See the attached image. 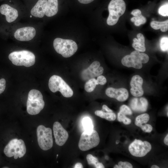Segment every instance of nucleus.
Listing matches in <instances>:
<instances>
[{
    "label": "nucleus",
    "mask_w": 168,
    "mask_h": 168,
    "mask_svg": "<svg viewBox=\"0 0 168 168\" xmlns=\"http://www.w3.org/2000/svg\"><path fill=\"white\" fill-rule=\"evenodd\" d=\"M27 113L35 115L40 113L44 108V102L41 92L38 90L33 89L29 92L26 103Z\"/></svg>",
    "instance_id": "obj_1"
},
{
    "label": "nucleus",
    "mask_w": 168,
    "mask_h": 168,
    "mask_svg": "<svg viewBox=\"0 0 168 168\" xmlns=\"http://www.w3.org/2000/svg\"><path fill=\"white\" fill-rule=\"evenodd\" d=\"M8 58L14 65L17 66L30 67L34 65L35 62L34 54L27 50L12 52L9 55Z\"/></svg>",
    "instance_id": "obj_2"
},
{
    "label": "nucleus",
    "mask_w": 168,
    "mask_h": 168,
    "mask_svg": "<svg viewBox=\"0 0 168 168\" xmlns=\"http://www.w3.org/2000/svg\"><path fill=\"white\" fill-rule=\"evenodd\" d=\"M53 46L56 52L64 58H68L77 51L78 47L73 40L60 38H55L53 42Z\"/></svg>",
    "instance_id": "obj_3"
},
{
    "label": "nucleus",
    "mask_w": 168,
    "mask_h": 168,
    "mask_svg": "<svg viewBox=\"0 0 168 168\" xmlns=\"http://www.w3.org/2000/svg\"><path fill=\"white\" fill-rule=\"evenodd\" d=\"M126 8L123 0H111L108 6L109 14L107 20V24L113 26L116 24L120 16L124 13Z\"/></svg>",
    "instance_id": "obj_4"
},
{
    "label": "nucleus",
    "mask_w": 168,
    "mask_h": 168,
    "mask_svg": "<svg viewBox=\"0 0 168 168\" xmlns=\"http://www.w3.org/2000/svg\"><path fill=\"white\" fill-rule=\"evenodd\" d=\"M49 87L53 92L59 91L65 97H70L73 95V92L70 86L60 76L54 75L49 79Z\"/></svg>",
    "instance_id": "obj_5"
},
{
    "label": "nucleus",
    "mask_w": 168,
    "mask_h": 168,
    "mask_svg": "<svg viewBox=\"0 0 168 168\" xmlns=\"http://www.w3.org/2000/svg\"><path fill=\"white\" fill-rule=\"evenodd\" d=\"M26 152V148L24 141L16 138L11 140L4 150V152L7 157L14 156L15 159L22 157Z\"/></svg>",
    "instance_id": "obj_6"
},
{
    "label": "nucleus",
    "mask_w": 168,
    "mask_h": 168,
    "mask_svg": "<svg viewBox=\"0 0 168 168\" xmlns=\"http://www.w3.org/2000/svg\"><path fill=\"white\" fill-rule=\"evenodd\" d=\"M98 133L92 130L90 132L84 131L81 135L78 143L80 149L85 151L97 146L100 142Z\"/></svg>",
    "instance_id": "obj_7"
},
{
    "label": "nucleus",
    "mask_w": 168,
    "mask_h": 168,
    "mask_svg": "<svg viewBox=\"0 0 168 168\" xmlns=\"http://www.w3.org/2000/svg\"><path fill=\"white\" fill-rule=\"evenodd\" d=\"M37 135L39 145L42 149L46 151L52 147L53 139L50 128L40 125L37 128Z\"/></svg>",
    "instance_id": "obj_8"
},
{
    "label": "nucleus",
    "mask_w": 168,
    "mask_h": 168,
    "mask_svg": "<svg viewBox=\"0 0 168 168\" xmlns=\"http://www.w3.org/2000/svg\"><path fill=\"white\" fill-rule=\"evenodd\" d=\"M151 149V145L148 142H142L137 139L131 143L128 147V150L131 154L138 157L145 156Z\"/></svg>",
    "instance_id": "obj_9"
},
{
    "label": "nucleus",
    "mask_w": 168,
    "mask_h": 168,
    "mask_svg": "<svg viewBox=\"0 0 168 168\" xmlns=\"http://www.w3.org/2000/svg\"><path fill=\"white\" fill-rule=\"evenodd\" d=\"M103 72V68L100 66V63L96 61L93 62L87 68L82 72L81 77L83 80H88L101 75Z\"/></svg>",
    "instance_id": "obj_10"
},
{
    "label": "nucleus",
    "mask_w": 168,
    "mask_h": 168,
    "mask_svg": "<svg viewBox=\"0 0 168 168\" xmlns=\"http://www.w3.org/2000/svg\"><path fill=\"white\" fill-rule=\"evenodd\" d=\"M140 52L135 50L132 52L130 55H127L122 59V64L127 67H133L139 69L142 67L140 56Z\"/></svg>",
    "instance_id": "obj_11"
},
{
    "label": "nucleus",
    "mask_w": 168,
    "mask_h": 168,
    "mask_svg": "<svg viewBox=\"0 0 168 168\" xmlns=\"http://www.w3.org/2000/svg\"><path fill=\"white\" fill-rule=\"evenodd\" d=\"M53 129L56 144L59 146L63 145L68 138V133L58 122L54 123Z\"/></svg>",
    "instance_id": "obj_12"
},
{
    "label": "nucleus",
    "mask_w": 168,
    "mask_h": 168,
    "mask_svg": "<svg viewBox=\"0 0 168 168\" xmlns=\"http://www.w3.org/2000/svg\"><path fill=\"white\" fill-rule=\"evenodd\" d=\"M36 31L31 26L23 27L17 29L15 32L14 36L20 41H28L32 39L35 36Z\"/></svg>",
    "instance_id": "obj_13"
},
{
    "label": "nucleus",
    "mask_w": 168,
    "mask_h": 168,
    "mask_svg": "<svg viewBox=\"0 0 168 168\" xmlns=\"http://www.w3.org/2000/svg\"><path fill=\"white\" fill-rule=\"evenodd\" d=\"M143 83V80L140 76L136 75L132 77L130 82V92L133 96L138 97L143 95L144 93L142 88Z\"/></svg>",
    "instance_id": "obj_14"
},
{
    "label": "nucleus",
    "mask_w": 168,
    "mask_h": 168,
    "mask_svg": "<svg viewBox=\"0 0 168 168\" xmlns=\"http://www.w3.org/2000/svg\"><path fill=\"white\" fill-rule=\"evenodd\" d=\"M105 94L109 97L115 98L121 102L126 100L128 97V90L123 88L116 89L109 87L106 89Z\"/></svg>",
    "instance_id": "obj_15"
},
{
    "label": "nucleus",
    "mask_w": 168,
    "mask_h": 168,
    "mask_svg": "<svg viewBox=\"0 0 168 168\" xmlns=\"http://www.w3.org/2000/svg\"><path fill=\"white\" fill-rule=\"evenodd\" d=\"M0 12L2 15H5L6 21L11 23L15 21L18 16V12L15 8L9 5L4 4L0 7Z\"/></svg>",
    "instance_id": "obj_16"
},
{
    "label": "nucleus",
    "mask_w": 168,
    "mask_h": 168,
    "mask_svg": "<svg viewBox=\"0 0 168 168\" xmlns=\"http://www.w3.org/2000/svg\"><path fill=\"white\" fill-rule=\"evenodd\" d=\"M148 105L147 100L144 97L134 98L132 99L130 102V106L132 110L137 112L146 111Z\"/></svg>",
    "instance_id": "obj_17"
},
{
    "label": "nucleus",
    "mask_w": 168,
    "mask_h": 168,
    "mask_svg": "<svg viewBox=\"0 0 168 168\" xmlns=\"http://www.w3.org/2000/svg\"><path fill=\"white\" fill-rule=\"evenodd\" d=\"M47 0H38L30 11L31 15L36 17L42 18L45 15Z\"/></svg>",
    "instance_id": "obj_18"
},
{
    "label": "nucleus",
    "mask_w": 168,
    "mask_h": 168,
    "mask_svg": "<svg viewBox=\"0 0 168 168\" xmlns=\"http://www.w3.org/2000/svg\"><path fill=\"white\" fill-rule=\"evenodd\" d=\"M58 11V0H47L45 15L51 17L55 15Z\"/></svg>",
    "instance_id": "obj_19"
},
{
    "label": "nucleus",
    "mask_w": 168,
    "mask_h": 168,
    "mask_svg": "<svg viewBox=\"0 0 168 168\" xmlns=\"http://www.w3.org/2000/svg\"><path fill=\"white\" fill-rule=\"evenodd\" d=\"M138 39H133L132 44L133 47L136 50L139 52H144L146 50L145 44V38L141 33H138L137 35Z\"/></svg>",
    "instance_id": "obj_20"
},
{
    "label": "nucleus",
    "mask_w": 168,
    "mask_h": 168,
    "mask_svg": "<svg viewBox=\"0 0 168 168\" xmlns=\"http://www.w3.org/2000/svg\"><path fill=\"white\" fill-rule=\"evenodd\" d=\"M151 27L155 30L161 29L162 32H166L168 30V20L160 22L152 21L150 23Z\"/></svg>",
    "instance_id": "obj_21"
},
{
    "label": "nucleus",
    "mask_w": 168,
    "mask_h": 168,
    "mask_svg": "<svg viewBox=\"0 0 168 168\" xmlns=\"http://www.w3.org/2000/svg\"><path fill=\"white\" fill-rule=\"evenodd\" d=\"M95 114L101 118L110 121L114 120L116 118L115 114L113 112H105L102 110H97L95 112Z\"/></svg>",
    "instance_id": "obj_22"
},
{
    "label": "nucleus",
    "mask_w": 168,
    "mask_h": 168,
    "mask_svg": "<svg viewBox=\"0 0 168 168\" xmlns=\"http://www.w3.org/2000/svg\"><path fill=\"white\" fill-rule=\"evenodd\" d=\"M150 117L147 113L141 114L137 116L135 121V124L140 127L143 124H145L149 121Z\"/></svg>",
    "instance_id": "obj_23"
},
{
    "label": "nucleus",
    "mask_w": 168,
    "mask_h": 168,
    "mask_svg": "<svg viewBox=\"0 0 168 168\" xmlns=\"http://www.w3.org/2000/svg\"><path fill=\"white\" fill-rule=\"evenodd\" d=\"M82 124L84 131L90 132L93 130V126L91 119L88 117L83 118Z\"/></svg>",
    "instance_id": "obj_24"
},
{
    "label": "nucleus",
    "mask_w": 168,
    "mask_h": 168,
    "mask_svg": "<svg viewBox=\"0 0 168 168\" xmlns=\"http://www.w3.org/2000/svg\"><path fill=\"white\" fill-rule=\"evenodd\" d=\"M96 85L97 84L96 79L91 78L86 82L84 86V88L86 92H91L94 90Z\"/></svg>",
    "instance_id": "obj_25"
},
{
    "label": "nucleus",
    "mask_w": 168,
    "mask_h": 168,
    "mask_svg": "<svg viewBox=\"0 0 168 168\" xmlns=\"http://www.w3.org/2000/svg\"><path fill=\"white\" fill-rule=\"evenodd\" d=\"M132 22H134V25L139 26L142 24L146 23L147 21L146 18L142 15L136 17H133L131 19Z\"/></svg>",
    "instance_id": "obj_26"
},
{
    "label": "nucleus",
    "mask_w": 168,
    "mask_h": 168,
    "mask_svg": "<svg viewBox=\"0 0 168 168\" xmlns=\"http://www.w3.org/2000/svg\"><path fill=\"white\" fill-rule=\"evenodd\" d=\"M160 47L162 51L165 52L168 51V38L167 37H163L160 40Z\"/></svg>",
    "instance_id": "obj_27"
},
{
    "label": "nucleus",
    "mask_w": 168,
    "mask_h": 168,
    "mask_svg": "<svg viewBox=\"0 0 168 168\" xmlns=\"http://www.w3.org/2000/svg\"><path fill=\"white\" fill-rule=\"evenodd\" d=\"M117 119L119 122H123L125 125L130 124L131 122V120L130 119L128 118L125 115L119 112L118 114Z\"/></svg>",
    "instance_id": "obj_28"
},
{
    "label": "nucleus",
    "mask_w": 168,
    "mask_h": 168,
    "mask_svg": "<svg viewBox=\"0 0 168 168\" xmlns=\"http://www.w3.org/2000/svg\"><path fill=\"white\" fill-rule=\"evenodd\" d=\"M119 113L125 115H130L132 112L130 108L126 105H122L120 108Z\"/></svg>",
    "instance_id": "obj_29"
},
{
    "label": "nucleus",
    "mask_w": 168,
    "mask_h": 168,
    "mask_svg": "<svg viewBox=\"0 0 168 168\" xmlns=\"http://www.w3.org/2000/svg\"><path fill=\"white\" fill-rule=\"evenodd\" d=\"M159 14L163 16H168V3L161 6L159 9Z\"/></svg>",
    "instance_id": "obj_30"
},
{
    "label": "nucleus",
    "mask_w": 168,
    "mask_h": 168,
    "mask_svg": "<svg viewBox=\"0 0 168 168\" xmlns=\"http://www.w3.org/2000/svg\"><path fill=\"white\" fill-rule=\"evenodd\" d=\"M86 158L89 165H93L95 166L99 162L98 159L91 154H88Z\"/></svg>",
    "instance_id": "obj_31"
},
{
    "label": "nucleus",
    "mask_w": 168,
    "mask_h": 168,
    "mask_svg": "<svg viewBox=\"0 0 168 168\" xmlns=\"http://www.w3.org/2000/svg\"><path fill=\"white\" fill-rule=\"evenodd\" d=\"M96 82L97 85H104L106 83L107 80L104 76L101 75L97 77Z\"/></svg>",
    "instance_id": "obj_32"
},
{
    "label": "nucleus",
    "mask_w": 168,
    "mask_h": 168,
    "mask_svg": "<svg viewBox=\"0 0 168 168\" xmlns=\"http://www.w3.org/2000/svg\"><path fill=\"white\" fill-rule=\"evenodd\" d=\"M140 127L142 131L145 132L150 133L152 130V127L150 124H145L141 125Z\"/></svg>",
    "instance_id": "obj_33"
},
{
    "label": "nucleus",
    "mask_w": 168,
    "mask_h": 168,
    "mask_svg": "<svg viewBox=\"0 0 168 168\" xmlns=\"http://www.w3.org/2000/svg\"><path fill=\"white\" fill-rule=\"evenodd\" d=\"M119 168H132L133 166L132 165L128 162L119 161L118 163V165Z\"/></svg>",
    "instance_id": "obj_34"
},
{
    "label": "nucleus",
    "mask_w": 168,
    "mask_h": 168,
    "mask_svg": "<svg viewBox=\"0 0 168 168\" xmlns=\"http://www.w3.org/2000/svg\"><path fill=\"white\" fill-rule=\"evenodd\" d=\"M139 56L141 62L142 63H146L149 60V57L148 55L144 53H140Z\"/></svg>",
    "instance_id": "obj_35"
},
{
    "label": "nucleus",
    "mask_w": 168,
    "mask_h": 168,
    "mask_svg": "<svg viewBox=\"0 0 168 168\" xmlns=\"http://www.w3.org/2000/svg\"><path fill=\"white\" fill-rule=\"evenodd\" d=\"M6 84V81L5 79L3 78L0 79V94L4 91Z\"/></svg>",
    "instance_id": "obj_36"
},
{
    "label": "nucleus",
    "mask_w": 168,
    "mask_h": 168,
    "mask_svg": "<svg viewBox=\"0 0 168 168\" xmlns=\"http://www.w3.org/2000/svg\"><path fill=\"white\" fill-rule=\"evenodd\" d=\"M131 14L134 17L139 16L142 15L141 11L138 9H135L133 10Z\"/></svg>",
    "instance_id": "obj_37"
},
{
    "label": "nucleus",
    "mask_w": 168,
    "mask_h": 168,
    "mask_svg": "<svg viewBox=\"0 0 168 168\" xmlns=\"http://www.w3.org/2000/svg\"><path fill=\"white\" fill-rule=\"evenodd\" d=\"M102 110L105 111L107 112H113V111L109 108L108 107L105 105H104L102 106Z\"/></svg>",
    "instance_id": "obj_38"
},
{
    "label": "nucleus",
    "mask_w": 168,
    "mask_h": 168,
    "mask_svg": "<svg viewBox=\"0 0 168 168\" xmlns=\"http://www.w3.org/2000/svg\"><path fill=\"white\" fill-rule=\"evenodd\" d=\"M81 3L86 4L92 2L94 0H78Z\"/></svg>",
    "instance_id": "obj_39"
},
{
    "label": "nucleus",
    "mask_w": 168,
    "mask_h": 168,
    "mask_svg": "<svg viewBox=\"0 0 168 168\" xmlns=\"http://www.w3.org/2000/svg\"><path fill=\"white\" fill-rule=\"evenodd\" d=\"M96 168H104L105 166L103 164L101 163L98 162L95 166Z\"/></svg>",
    "instance_id": "obj_40"
},
{
    "label": "nucleus",
    "mask_w": 168,
    "mask_h": 168,
    "mask_svg": "<svg viewBox=\"0 0 168 168\" xmlns=\"http://www.w3.org/2000/svg\"><path fill=\"white\" fill-rule=\"evenodd\" d=\"M83 166L82 163H77L75 165L74 168H82Z\"/></svg>",
    "instance_id": "obj_41"
},
{
    "label": "nucleus",
    "mask_w": 168,
    "mask_h": 168,
    "mask_svg": "<svg viewBox=\"0 0 168 168\" xmlns=\"http://www.w3.org/2000/svg\"><path fill=\"white\" fill-rule=\"evenodd\" d=\"M164 142L165 144L168 145V134H167L164 139Z\"/></svg>",
    "instance_id": "obj_42"
},
{
    "label": "nucleus",
    "mask_w": 168,
    "mask_h": 168,
    "mask_svg": "<svg viewBox=\"0 0 168 168\" xmlns=\"http://www.w3.org/2000/svg\"><path fill=\"white\" fill-rule=\"evenodd\" d=\"M151 168H159V167L156 165H153L151 167Z\"/></svg>",
    "instance_id": "obj_43"
},
{
    "label": "nucleus",
    "mask_w": 168,
    "mask_h": 168,
    "mask_svg": "<svg viewBox=\"0 0 168 168\" xmlns=\"http://www.w3.org/2000/svg\"><path fill=\"white\" fill-rule=\"evenodd\" d=\"M114 168H119V166H118V165H115L114 166Z\"/></svg>",
    "instance_id": "obj_44"
},
{
    "label": "nucleus",
    "mask_w": 168,
    "mask_h": 168,
    "mask_svg": "<svg viewBox=\"0 0 168 168\" xmlns=\"http://www.w3.org/2000/svg\"><path fill=\"white\" fill-rule=\"evenodd\" d=\"M58 156V155L57 154V157Z\"/></svg>",
    "instance_id": "obj_45"
}]
</instances>
